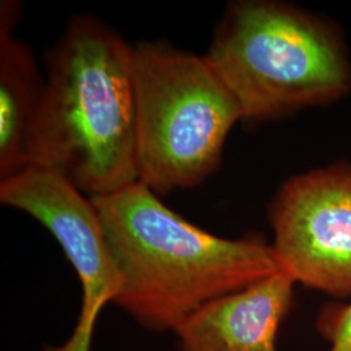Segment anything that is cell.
<instances>
[{
  "instance_id": "cell-3",
  "label": "cell",
  "mask_w": 351,
  "mask_h": 351,
  "mask_svg": "<svg viewBox=\"0 0 351 351\" xmlns=\"http://www.w3.org/2000/svg\"><path fill=\"white\" fill-rule=\"evenodd\" d=\"M243 120L272 121L328 106L351 90V63L326 20L276 0L228 4L204 55Z\"/></svg>"
},
{
  "instance_id": "cell-7",
  "label": "cell",
  "mask_w": 351,
  "mask_h": 351,
  "mask_svg": "<svg viewBox=\"0 0 351 351\" xmlns=\"http://www.w3.org/2000/svg\"><path fill=\"white\" fill-rule=\"evenodd\" d=\"M295 281L280 271L247 288L203 304L177 326L182 351H278Z\"/></svg>"
},
{
  "instance_id": "cell-9",
  "label": "cell",
  "mask_w": 351,
  "mask_h": 351,
  "mask_svg": "<svg viewBox=\"0 0 351 351\" xmlns=\"http://www.w3.org/2000/svg\"><path fill=\"white\" fill-rule=\"evenodd\" d=\"M317 330L329 343L326 351H351V302L326 307L317 317Z\"/></svg>"
},
{
  "instance_id": "cell-1",
  "label": "cell",
  "mask_w": 351,
  "mask_h": 351,
  "mask_svg": "<svg viewBox=\"0 0 351 351\" xmlns=\"http://www.w3.org/2000/svg\"><path fill=\"white\" fill-rule=\"evenodd\" d=\"M133 53L98 17L69 21L49 55L27 165L50 169L90 198L138 181Z\"/></svg>"
},
{
  "instance_id": "cell-6",
  "label": "cell",
  "mask_w": 351,
  "mask_h": 351,
  "mask_svg": "<svg viewBox=\"0 0 351 351\" xmlns=\"http://www.w3.org/2000/svg\"><path fill=\"white\" fill-rule=\"evenodd\" d=\"M0 203L30 215L58 241L82 287V307L73 335L46 351H90L97 317L119 297L123 278L94 202L47 168L27 165L0 180Z\"/></svg>"
},
{
  "instance_id": "cell-4",
  "label": "cell",
  "mask_w": 351,
  "mask_h": 351,
  "mask_svg": "<svg viewBox=\"0 0 351 351\" xmlns=\"http://www.w3.org/2000/svg\"><path fill=\"white\" fill-rule=\"evenodd\" d=\"M138 181L159 194L195 188L221 164L242 112L203 55L143 42L134 46Z\"/></svg>"
},
{
  "instance_id": "cell-2",
  "label": "cell",
  "mask_w": 351,
  "mask_h": 351,
  "mask_svg": "<svg viewBox=\"0 0 351 351\" xmlns=\"http://www.w3.org/2000/svg\"><path fill=\"white\" fill-rule=\"evenodd\" d=\"M91 199L123 278L114 303L150 330L175 332L203 304L281 271L263 239L213 234L141 181Z\"/></svg>"
},
{
  "instance_id": "cell-8",
  "label": "cell",
  "mask_w": 351,
  "mask_h": 351,
  "mask_svg": "<svg viewBox=\"0 0 351 351\" xmlns=\"http://www.w3.org/2000/svg\"><path fill=\"white\" fill-rule=\"evenodd\" d=\"M45 80L29 46L0 26V180L27 165Z\"/></svg>"
},
{
  "instance_id": "cell-5",
  "label": "cell",
  "mask_w": 351,
  "mask_h": 351,
  "mask_svg": "<svg viewBox=\"0 0 351 351\" xmlns=\"http://www.w3.org/2000/svg\"><path fill=\"white\" fill-rule=\"evenodd\" d=\"M269 223L281 271L295 284L351 298V164L290 177L271 202Z\"/></svg>"
}]
</instances>
